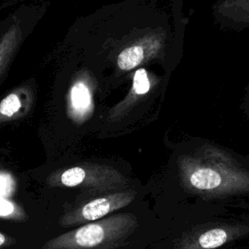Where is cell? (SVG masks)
Listing matches in <instances>:
<instances>
[{
    "label": "cell",
    "mask_w": 249,
    "mask_h": 249,
    "mask_svg": "<svg viewBox=\"0 0 249 249\" xmlns=\"http://www.w3.org/2000/svg\"><path fill=\"white\" fill-rule=\"evenodd\" d=\"M132 213H117L88 223L46 241L42 249H118L139 230Z\"/></svg>",
    "instance_id": "6da1fadb"
},
{
    "label": "cell",
    "mask_w": 249,
    "mask_h": 249,
    "mask_svg": "<svg viewBox=\"0 0 249 249\" xmlns=\"http://www.w3.org/2000/svg\"><path fill=\"white\" fill-rule=\"evenodd\" d=\"M249 242V218L192 221L178 225L159 249H222Z\"/></svg>",
    "instance_id": "7a4b0ae2"
},
{
    "label": "cell",
    "mask_w": 249,
    "mask_h": 249,
    "mask_svg": "<svg viewBox=\"0 0 249 249\" xmlns=\"http://www.w3.org/2000/svg\"><path fill=\"white\" fill-rule=\"evenodd\" d=\"M53 188H79L91 196L123 191L127 179L123 173L107 164L82 162L56 169L47 176Z\"/></svg>",
    "instance_id": "3957f363"
},
{
    "label": "cell",
    "mask_w": 249,
    "mask_h": 249,
    "mask_svg": "<svg viewBox=\"0 0 249 249\" xmlns=\"http://www.w3.org/2000/svg\"><path fill=\"white\" fill-rule=\"evenodd\" d=\"M135 196L136 193L133 190L97 195L65 211L60 216L58 224L63 228H70L101 220L130 204Z\"/></svg>",
    "instance_id": "277c9868"
},
{
    "label": "cell",
    "mask_w": 249,
    "mask_h": 249,
    "mask_svg": "<svg viewBox=\"0 0 249 249\" xmlns=\"http://www.w3.org/2000/svg\"><path fill=\"white\" fill-rule=\"evenodd\" d=\"M96 82L89 70H80L72 79L66 93V114L75 124L87 122L94 111Z\"/></svg>",
    "instance_id": "5b68a950"
},
{
    "label": "cell",
    "mask_w": 249,
    "mask_h": 249,
    "mask_svg": "<svg viewBox=\"0 0 249 249\" xmlns=\"http://www.w3.org/2000/svg\"><path fill=\"white\" fill-rule=\"evenodd\" d=\"M34 102L31 88L21 86L0 100V124L20 119L28 114Z\"/></svg>",
    "instance_id": "8992f818"
},
{
    "label": "cell",
    "mask_w": 249,
    "mask_h": 249,
    "mask_svg": "<svg viewBox=\"0 0 249 249\" xmlns=\"http://www.w3.org/2000/svg\"><path fill=\"white\" fill-rule=\"evenodd\" d=\"M160 43L158 39L145 37L124 48L117 56V66L119 70L130 71L142 64L148 57L156 53Z\"/></svg>",
    "instance_id": "52a82bcc"
},
{
    "label": "cell",
    "mask_w": 249,
    "mask_h": 249,
    "mask_svg": "<svg viewBox=\"0 0 249 249\" xmlns=\"http://www.w3.org/2000/svg\"><path fill=\"white\" fill-rule=\"evenodd\" d=\"M151 89V82L147 71L144 68L137 69L132 78V85L127 94L114 107L111 108L108 119L117 121L123 118L136 103L140 96L146 94Z\"/></svg>",
    "instance_id": "ba28073f"
},
{
    "label": "cell",
    "mask_w": 249,
    "mask_h": 249,
    "mask_svg": "<svg viewBox=\"0 0 249 249\" xmlns=\"http://www.w3.org/2000/svg\"><path fill=\"white\" fill-rule=\"evenodd\" d=\"M22 41V30L18 21L14 22L0 36V77L13 60Z\"/></svg>",
    "instance_id": "9c48e42d"
},
{
    "label": "cell",
    "mask_w": 249,
    "mask_h": 249,
    "mask_svg": "<svg viewBox=\"0 0 249 249\" xmlns=\"http://www.w3.org/2000/svg\"><path fill=\"white\" fill-rule=\"evenodd\" d=\"M190 182L196 189L208 191L218 188L221 185L222 179L216 171L209 168H201L192 173Z\"/></svg>",
    "instance_id": "30bf717a"
},
{
    "label": "cell",
    "mask_w": 249,
    "mask_h": 249,
    "mask_svg": "<svg viewBox=\"0 0 249 249\" xmlns=\"http://www.w3.org/2000/svg\"><path fill=\"white\" fill-rule=\"evenodd\" d=\"M0 219L19 223L25 222L28 219V215L22 206L16 201L0 196Z\"/></svg>",
    "instance_id": "8fae6325"
},
{
    "label": "cell",
    "mask_w": 249,
    "mask_h": 249,
    "mask_svg": "<svg viewBox=\"0 0 249 249\" xmlns=\"http://www.w3.org/2000/svg\"><path fill=\"white\" fill-rule=\"evenodd\" d=\"M16 190L15 178L8 172L0 170V196L9 197Z\"/></svg>",
    "instance_id": "7c38bea8"
},
{
    "label": "cell",
    "mask_w": 249,
    "mask_h": 249,
    "mask_svg": "<svg viewBox=\"0 0 249 249\" xmlns=\"http://www.w3.org/2000/svg\"><path fill=\"white\" fill-rule=\"evenodd\" d=\"M16 242H17V240L13 236L0 231V248L13 246L16 244Z\"/></svg>",
    "instance_id": "4fadbf2b"
},
{
    "label": "cell",
    "mask_w": 249,
    "mask_h": 249,
    "mask_svg": "<svg viewBox=\"0 0 249 249\" xmlns=\"http://www.w3.org/2000/svg\"><path fill=\"white\" fill-rule=\"evenodd\" d=\"M222 249H249V242L239 244V245L231 246V247H225V248H222Z\"/></svg>",
    "instance_id": "5bb4252c"
}]
</instances>
